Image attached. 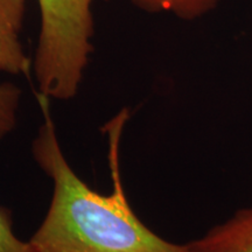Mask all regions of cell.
<instances>
[{"label":"cell","instance_id":"obj_1","mask_svg":"<svg viewBox=\"0 0 252 252\" xmlns=\"http://www.w3.org/2000/svg\"><path fill=\"white\" fill-rule=\"evenodd\" d=\"M43 122L33 141V157L52 179L48 213L30 243L34 252H189L154 234L135 215L122 186L118 138L126 112L115 123L111 138L113 191L102 195L84 184L69 165L60 146L49 98L37 94Z\"/></svg>","mask_w":252,"mask_h":252},{"label":"cell","instance_id":"obj_2","mask_svg":"<svg viewBox=\"0 0 252 252\" xmlns=\"http://www.w3.org/2000/svg\"><path fill=\"white\" fill-rule=\"evenodd\" d=\"M94 0H37L40 34L33 71L39 94L75 97L93 53Z\"/></svg>","mask_w":252,"mask_h":252},{"label":"cell","instance_id":"obj_3","mask_svg":"<svg viewBox=\"0 0 252 252\" xmlns=\"http://www.w3.org/2000/svg\"><path fill=\"white\" fill-rule=\"evenodd\" d=\"M26 0H0V70L30 76L33 63L20 42Z\"/></svg>","mask_w":252,"mask_h":252},{"label":"cell","instance_id":"obj_4","mask_svg":"<svg viewBox=\"0 0 252 252\" xmlns=\"http://www.w3.org/2000/svg\"><path fill=\"white\" fill-rule=\"evenodd\" d=\"M186 245L189 252H252V208L237 210L202 237Z\"/></svg>","mask_w":252,"mask_h":252},{"label":"cell","instance_id":"obj_5","mask_svg":"<svg viewBox=\"0 0 252 252\" xmlns=\"http://www.w3.org/2000/svg\"><path fill=\"white\" fill-rule=\"evenodd\" d=\"M138 8L149 13H167L186 21L206 17L222 0H128Z\"/></svg>","mask_w":252,"mask_h":252},{"label":"cell","instance_id":"obj_6","mask_svg":"<svg viewBox=\"0 0 252 252\" xmlns=\"http://www.w3.org/2000/svg\"><path fill=\"white\" fill-rule=\"evenodd\" d=\"M21 90L13 83H0V140L17 124Z\"/></svg>","mask_w":252,"mask_h":252},{"label":"cell","instance_id":"obj_7","mask_svg":"<svg viewBox=\"0 0 252 252\" xmlns=\"http://www.w3.org/2000/svg\"><path fill=\"white\" fill-rule=\"evenodd\" d=\"M0 252H34L30 242L15 236L12 213L5 207H0Z\"/></svg>","mask_w":252,"mask_h":252}]
</instances>
